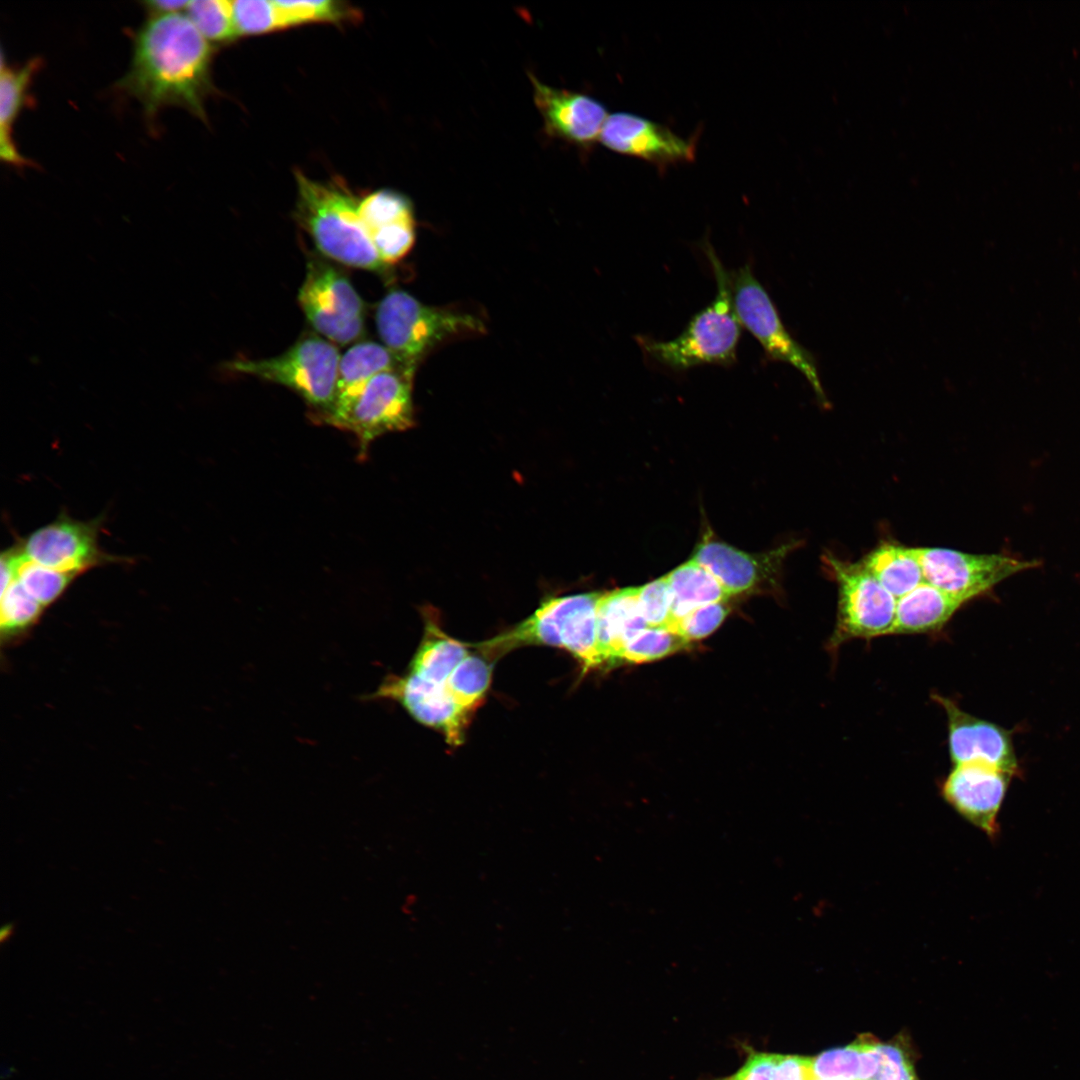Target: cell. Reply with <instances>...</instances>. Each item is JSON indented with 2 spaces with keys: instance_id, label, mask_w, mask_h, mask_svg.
<instances>
[{
  "instance_id": "3957f363",
  "label": "cell",
  "mask_w": 1080,
  "mask_h": 1080,
  "mask_svg": "<svg viewBox=\"0 0 1080 1080\" xmlns=\"http://www.w3.org/2000/svg\"><path fill=\"white\" fill-rule=\"evenodd\" d=\"M298 197L296 219L317 249L341 264L383 271L379 258L358 213V200L337 181L323 183L296 172Z\"/></svg>"
},
{
  "instance_id": "4316f807",
  "label": "cell",
  "mask_w": 1080,
  "mask_h": 1080,
  "mask_svg": "<svg viewBox=\"0 0 1080 1080\" xmlns=\"http://www.w3.org/2000/svg\"><path fill=\"white\" fill-rule=\"evenodd\" d=\"M811 1057L750 1050L734 1074L720 1080H810Z\"/></svg>"
},
{
  "instance_id": "f35d334b",
  "label": "cell",
  "mask_w": 1080,
  "mask_h": 1080,
  "mask_svg": "<svg viewBox=\"0 0 1080 1080\" xmlns=\"http://www.w3.org/2000/svg\"><path fill=\"white\" fill-rule=\"evenodd\" d=\"M189 1L184 0H149L143 6L150 16L181 13L187 9Z\"/></svg>"
},
{
  "instance_id": "ab89813d",
  "label": "cell",
  "mask_w": 1080,
  "mask_h": 1080,
  "mask_svg": "<svg viewBox=\"0 0 1080 1080\" xmlns=\"http://www.w3.org/2000/svg\"><path fill=\"white\" fill-rule=\"evenodd\" d=\"M12 931H13V926L11 924H7V925L3 926L2 929H1V932H0L1 941L3 942L5 939H8L11 936Z\"/></svg>"
},
{
  "instance_id": "836d02e7",
  "label": "cell",
  "mask_w": 1080,
  "mask_h": 1080,
  "mask_svg": "<svg viewBox=\"0 0 1080 1080\" xmlns=\"http://www.w3.org/2000/svg\"><path fill=\"white\" fill-rule=\"evenodd\" d=\"M43 606L14 580L1 592L0 624L3 632H16L35 621Z\"/></svg>"
},
{
  "instance_id": "ac0fdd59",
  "label": "cell",
  "mask_w": 1080,
  "mask_h": 1080,
  "mask_svg": "<svg viewBox=\"0 0 1080 1080\" xmlns=\"http://www.w3.org/2000/svg\"><path fill=\"white\" fill-rule=\"evenodd\" d=\"M1012 776L983 764L953 765L941 785V793L962 817L994 837L998 832L997 816Z\"/></svg>"
},
{
  "instance_id": "44dd1931",
  "label": "cell",
  "mask_w": 1080,
  "mask_h": 1080,
  "mask_svg": "<svg viewBox=\"0 0 1080 1080\" xmlns=\"http://www.w3.org/2000/svg\"><path fill=\"white\" fill-rule=\"evenodd\" d=\"M967 601L923 582L897 599L891 635L940 631Z\"/></svg>"
},
{
  "instance_id": "d6a6232c",
  "label": "cell",
  "mask_w": 1080,
  "mask_h": 1080,
  "mask_svg": "<svg viewBox=\"0 0 1080 1080\" xmlns=\"http://www.w3.org/2000/svg\"><path fill=\"white\" fill-rule=\"evenodd\" d=\"M688 643L668 628L646 627L626 644L621 661L643 663L658 660L686 648Z\"/></svg>"
},
{
  "instance_id": "ffe728a7",
  "label": "cell",
  "mask_w": 1080,
  "mask_h": 1080,
  "mask_svg": "<svg viewBox=\"0 0 1080 1080\" xmlns=\"http://www.w3.org/2000/svg\"><path fill=\"white\" fill-rule=\"evenodd\" d=\"M646 627L638 587L602 593L597 605V648L602 664L621 661L626 644Z\"/></svg>"
},
{
  "instance_id": "4dcf8cb0",
  "label": "cell",
  "mask_w": 1080,
  "mask_h": 1080,
  "mask_svg": "<svg viewBox=\"0 0 1080 1080\" xmlns=\"http://www.w3.org/2000/svg\"><path fill=\"white\" fill-rule=\"evenodd\" d=\"M280 30L292 26L314 22H341L357 19L359 11L344 2L333 0L318 1H274Z\"/></svg>"
},
{
  "instance_id": "484cf974",
  "label": "cell",
  "mask_w": 1080,
  "mask_h": 1080,
  "mask_svg": "<svg viewBox=\"0 0 1080 1080\" xmlns=\"http://www.w3.org/2000/svg\"><path fill=\"white\" fill-rule=\"evenodd\" d=\"M666 578L672 594L671 623L699 606L730 598L718 580L692 559L675 568Z\"/></svg>"
},
{
  "instance_id": "7c38bea8",
  "label": "cell",
  "mask_w": 1080,
  "mask_h": 1080,
  "mask_svg": "<svg viewBox=\"0 0 1080 1080\" xmlns=\"http://www.w3.org/2000/svg\"><path fill=\"white\" fill-rule=\"evenodd\" d=\"M99 521H81L62 513L53 522L32 532L19 547L29 560L76 575L119 561L99 546Z\"/></svg>"
},
{
  "instance_id": "ba28073f",
  "label": "cell",
  "mask_w": 1080,
  "mask_h": 1080,
  "mask_svg": "<svg viewBox=\"0 0 1080 1080\" xmlns=\"http://www.w3.org/2000/svg\"><path fill=\"white\" fill-rule=\"evenodd\" d=\"M733 305L742 327L773 361L796 368L809 382L819 401L827 402L814 356L784 326L771 297L746 264L730 273Z\"/></svg>"
},
{
  "instance_id": "d590c367",
  "label": "cell",
  "mask_w": 1080,
  "mask_h": 1080,
  "mask_svg": "<svg viewBox=\"0 0 1080 1080\" xmlns=\"http://www.w3.org/2000/svg\"><path fill=\"white\" fill-rule=\"evenodd\" d=\"M729 612L725 602L699 606L683 617L674 620L668 629L679 634L686 641L700 640L713 633L724 621Z\"/></svg>"
},
{
  "instance_id": "9a60e30c",
  "label": "cell",
  "mask_w": 1080,
  "mask_h": 1080,
  "mask_svg": "<svg viewBox=\"0 0 1080 1080\" xmlns=\"http://www.w3.org/2000/svg\"><path fill=\"white\" fill-rule=\"evenodd\" d=\"M945 711L948 748L953 765L976 763L1015 774L1018 766L1010 733L995 723L977 718L947 697L932 696Z\"/></svg>"
},
{
  "instance_id": "7402d4cb",
  "label": "cell",
  "mask_w": 1080,
  "mask_h": 1080,
  "mask_svg": "<svg viewBox=\"0 0 1080 1080\" xmlns=\"http://www.w3.org/2000/svg\"><path fill=\"white\" fill-rule=\"evenodd\" d=\"M42 65L38 57L24 65L12 68L2 61L0 73V157L9 165L31 166L32 162L22 156L13 140V127L29 99V87L34 75Z\"/></svg>"
},
{
  "instance_id": "9c48e42d",
  "label": "cell",
  "mask_w": 1080,
  "mask_h": 1080,
  "mask_svg": "<svg viewBox=\"0 0 1080 1080\" xmlns=\"http://www.w3.org/2000/svg\"><path fill=\"white\" fill-rule=\"evenodd\" d=\"M298 303L312 327L338 345L355 341L364 330V305L348 278L318 258L307 263Z\"/></svg>"
},
{
  "instance_id": "e575fe53",
  "label": "cell",
  "mask_w": 1080,
  "mask_h": 1080,
  "mask_svg": "<svg viewBox=\"0 0 1080 1080\" xmlns=\"http://www.w3.org/2000/svg\"><path fill=\"white\" fill-rule=\"evenodd\" d=\"M232 6L238 36L280 30L274 1L237 0L232 2Z\"/></svg>"
},
{
  "instance_id": "8fae6325",
  "label": "cell",
  "mask_w": 1080,
  "mask_h": 1080,
  "mask_svg": "<svg viewBox=\"0 0 1080 1080\" xmlns=\"http://www.w3.org/2000/svg\"><path fill=\"white\" fill-rule=\"evenodd\" d=\"M925 581L967 602L1020 571L1040 565L1006 554H972L948 548L917 547Z\"/></svg>"
},
{
  "instance_id": "d4e9b609",
  "label": "cell",
  "mask_w": 1080,
  "mask_h": 1080,
  "mask_svg": "<svg viewBox=\"0 0 1080 1080\" xmlns=\"http://www.w3.org/2000/svg\"><path fill=\"white\" fill-rule=\"evenodd\" d=\"M861 562L896 599L926 582L917 547L883 543Z\"/></svg>"
},
{
  "instance_id": "d6986e66",
  "label": "cell",
  "mask_w": 1080,
  "mask_h": 1080,
  "mask_svg": "<svg viewBox=\"0 0 1080 1080\" xmlns=\"http://www.w3.org/2000/svg\"><path fill=\"white\" fill-rule=\"evenodd\" d=\"M397 368L416 370L402 363L383 344L365 341L351 346L340 357L334 406L321 423L332 425L346 412L372 378L381 372Z\"/></svg>"
},
{
  "instance_id": "7a4b0ae2",
  "label": "cell",
  "mask_w": 1080,
  "mask_h": 1080,
  "mask_svg": "<svg viewBox=\"0 0 1080 1080\" xmlns=\"http://www.w3.org/2000/svg\"><path fill=\"white\" fill-rule=\"evenodd\" d=\"M702 248L716 280L714 300L695 314L685 329L671 340L636 337L637 344L650 360L674 371L705 364L728 366L737 359L742 326L733 305L730 273L709 242Z\"/></svg>"
},
{
  "instance_id": "603a6c76",
  "label": "cell",
  "mask_w": 1080,
  "mask_h": 1080,
  "mask_svg": "<svg viewBox=\"0 0 1080 1080\" xmlns=\"http://www.w3.org/2000/svg\"><path fill=\"white\" fill-rule=\"evenodd\" d=\"M425 616L423 639L407 673L423 681L446 685L456 666L469 654L466 644L446 635L432 614Z\"/></svg>"
},
{
  "instance_id": "f1b7e54d",
  "label": "cell",
  "mask_w": 1080,
  "mask_h": 1080,
  "mask_svg": "<svg viewBox=\"0 0 1080 1080\" xmlns=\"http://www.w3.org/2000/svg\"><path fill=\"white\" fill-rule=\"evenodd\" d=\"M15 579L43 607L55 601L76 574L58 571L27 559L14 548Z\"/></svg>"
},
{
  "instance_id": "83f0119b",
  "label": "cell",
  "mask_w": 1080,
  "mask_h": 1080,
  "mask_svg": "<svg viewBox=\"0 0 1080 1080\" xmlns=\"http://www.w3.org/2000/svg\"><path fill=\"white\" fill-rule=\"evenodd\" d=\"M491 673L486 656L469 653L448 677L446 688L456 703L471 713L484 698Z\"/></svg>"
},
{
  "instance_id": "6da1fadb",
  "label": "cell",
  "mask_w": 1080,
  "mask_h": 1080,
  "mask_svg": "<svg viewBox=\"0 0 1080 1080\" xmlns=\"http://www.w3.org/2000/svg\"><path fill=\"white\" fill-rule=\"evenodd\" d=\"M212 48L186 14L154 15L135 32L133 53L117 88L135 98L152 125L165 107L205 119Z\"/></svg>"
},
{
  "instance_id": "2e32d148",
  "label": "cell",
  "mask_w": 1080,
  "mask_h": 1080,
  "mask_svg": "<svg viewBox=\"0 0 1080 1080\" xmlns=\"http://www.w3.org/2000/svg\"><path fill=\"white\" fill-rule=\"evenodd\" d=\"M533 99L545 132L582 148H591L608 117L605 106L595 98L542 83L529 73Z\"/></svg>"
},
{
  "instance_id": "60d3db41",
  "label": "cell",
  "mask_w": 1080,
  "mask_h": 1080,
  "mask_svg": "<svg viewBox=\"0 0 1080 1080\" xmlns=\"http://www.w3.org/2000/svg\"><path fill=\"white\" fill-rule=\"evenodd\" d=\"M810 1080H846V1079H841V1078H818V1077L811 1076Z\"/></svg>"
},
{
  "instance_id": "52a82bcc",
  "label": "cell",
  "mask_w": 1080,
  "mask_h": 1080,
  "mask_svg": "<svg viewBox=\"0 0 1080 1080\" xmlns=\"http://www.w3.org/2000/svg\"><path fill=\"white\" fill-rule=\"evenodd\" d=\"M823 562L838 588L836 621L827 649L833 652L850 640L891 635L897 599L861 560L851 562L829 553Z\"/></svg>"
},
{
  "instance_id": "f546056e",
  "label": "cell",
  "mask_w": 1080,
  "mask_h": 1080,
  "mask_svg": "<svg viewBox=\"0 0 1080 1080\" xmlns=\"http://www.w3.org/2000/svg\"><path fill=\"white\" fill-rule=\"evenodd\" d=\"M358 213L369 237L372 233L403 222H412L411 201L402 193L381 189L360 200Z\"/></svg>"
},
{
  "instance_id": "e0dca14e",
  "label": "cell",
  "mask_w": 1080,
  "mask_h": 1080,
  "mask_svg": "<svg viewBox=\"0 0 1080 1080\" xmlns=\"http://www.w3.org/2000/svg\"><path fill=\"white\" fill-rule=\"evenodd\" d=\"M369 699L398 702L415 720L441 731L451 745L463 741L470 712L456 703L446 685L429 683L408 673L390 675Z\"/></svg>"
},
{
  "instance_id": "5bb4252c",
  "label": "cell",
  "mask_w": 1080,
  "mask_h": 1080,
  "mask_svg": "<svg viewBox=\"0 0 1080 1080\" xmlns=\"http://www.w3.org/2000/svg\"><path fill=\"white\" fill-rule=\"evenodd\" d=\"M599 140L613 152L639 158L663 171L691 162L696 155L694 139H685L665 125L628 112L608 115Z\"/></svg>"
},
{
  "instance_id": "cb8c5ba5",
  "label": "cell",
  "mask_w": 1080,
  "mask_h": 1080,
  "mask_svg": "<svg viewBox=\"0 0 1080 1080\" xmlns=\"http://www.w3.org/2000/svg\"><path fill=\"white\" fill-rule=\"evenodd\" d=\"M882 1042L871 1034H862L851 1044L823 1051L811 1057L812 1076L869 1080L878 1071Z\"/></svg>"
},
{
  "instance_id": "30bf717a",
  "label": "cell",
  "mask_w": 1080,
  "mask_h": 1080,
  "mask_svg": "<svg viewBox=\"0 0 1080 1080\" xmlns=\"http://www.w3.org/2000/svg\"><path fill=\"white\" fill-rule=\"evenodd\" d=\"M415 370L397 368L379 373L331 426L349 431L365 456L380 436L403 431L414 424L412 383Z\"/></svg>"
},
{
  "instance_id": "4fadbf2b",
  "label": "cell",
  "mask_w": 1080,
  "mask_h": 1080,
  "mask_svg": "<svg viewBox=\"0 0 1080 1080\" xmlns=\"http://www.w3.org/2000/svg\"><path fill=\"white\" fill-rule=\"evenodd\" d=\"M797 543L791 542L763 553H747L705 535L692 560L706 568L729 597L756 591H776L784 560Z\"/></svg>"
},
{
  "instance_id": "8992f818",
  "label": "cell",
  "mask_w": 1080,
  "mask_h": 1080,
  "mask_svg": "<svg viewBox=\"0 0 1080 1080\" xmlns=\"http://www.w3.org/2000/svg\"><path fill=\"white\" fill-rule=\"evenodd\" d=\"M340 357L334 343L308 334L277 356L234 359L223 363V369L291 389L310 406L313 418L321 422L334 406Z\"/></svg>"
},
{
  "instance_id": "1f68e13d",
  "label": "cell",
  "mask_w": 1080,
  "mask_h": 1080,
  "mask_svg": "<svg viewBox=\"0 0 1080 1080\" xmlns=\"http://www.w3.org/2000/svg\"><path fill=\"white\" fill-rule=\"evenodd\" d=\"M186 15L208 42L225 43L234 40L236 31L232 1H189Z\"/></svg>"
},
{
  "instance_id": "8d00e7d4",
  "label": "cell",
  "mask_w": 1080,
  "mask_h": 1080,
  "mask_svg": "<svg viewBox=\"0 0 1080 1080\" xmlns=\"http://www.w3.org/2000/svg\"><path fill=\"white\" fill-rule=\"evenodd\" d=\"M638 603L648 627L668 628L672 621V594L666 575L638 587Z\"/></svg>"
},
{
  "instance_id": "277c9868",
  "label": "cell",
  "mask_w": 1080,
  "mask_h": 1080,
  "mask_svg": "<svg viewBox=\"0 0 1080 1080\" xmlns=\"http://www.w3.org/2000/svg\"><path fill=\"white\" fill-rule=\"evenodd\" d=\"M602 593L549 598L510 631L477 644L481 653L500 656L525 645L563 648L587 668L602 665L597 648V605Z\"/></svg>"
},
{
  "instance_id": "74e56055",
  "label": "cell",
  "mask_w": 1080,
  "mask_h": 1080,
  "mask_svg": "<svg viewBox=\"0 0 1080 1080\" xmlns=\"http://www.w3.org/2000/svg\"><path fill=\"white\" fill-rule=\"evenodd\" d=\"M869 1080H919L912 1056L902 1042H882L880 1067Z\"/></svg>"
},
{
  "instance_id": "5b68a950",
  "label": "cell",
  "mask_w": 1080,
  "mask_h": 1080,
  "mask_svg": "<svg viewBox=\"0 0 1080 1080\" xmlns=\"http://www.w3.org/2000/svg\"><path fill=\"white\" fill-rule=\"evenodd\" d=\"M375 322L383 345L415 369L441 342L486 330L484 322L471 313L429 306L402 290H392L382 298Z\"/></svg>"
}]
</instances>
